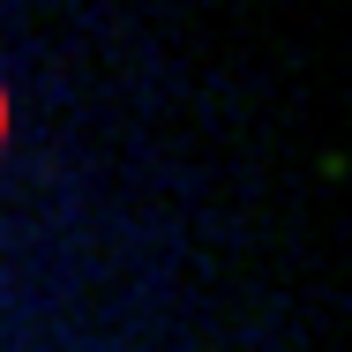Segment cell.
Masks as SVG:
<instances>
[{
    "mask_svg": "<svg viewBox=\"0 0 352 352\" xmlns=\"http://www.w3.org/2000/svg\"><path fill=\"white\" fill-rule=\"evenodd\" d=\"M0 135H8V98H0Z\"/></svg>",
    "mask_w": 352,
    "mask_h": 352,
    "instance_id": "6da1fadb",
    "label": "cell"
}]
</instances>
